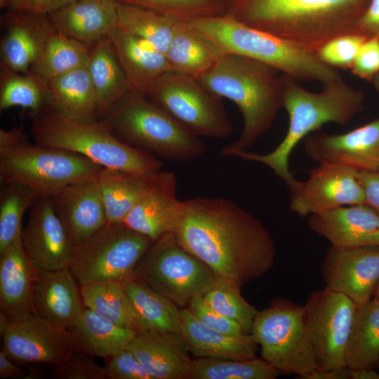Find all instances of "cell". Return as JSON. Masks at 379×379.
<instances>
[{"instance_id":"obj_6","label":"cell","mask_w":379,"mask_h":379,"mask_svg":"<svg viewBox=\"0 0 379 379\" xmlns=\"http://www.w3.org/2000/svg\"><path fill=\"white\" fill-rule=\"evenodd\" d=\"M30 132L38 144L72 152L115 170L153 173L164 164L152 153L119 140L104 119L84 123L68 119L48 106L31 114Z\"/></svg>"},{"instance_id":"obj_22","label":"cell","mask_w":379,"mask_h":379,"mask_svg":"<svg viewBox=\"0 0 379 379\" xmlns=\"http://www.w3.org/2000/svg\"><path fill=\"white\" fill-rule=\"evenodd\" d=\"M176 177L173 172L158 171L154 182L122 222L154 241L175 232L180 201L177 199Z\"/></svg>"},{"instance_id":"obj_9","label":"cell","mask_w":379,"mask_h":379,"mask_svg":"<svg viewBox=\"0 0 379 379\" xmlns=\"http://www.w3.org/2000/svg\"><path fill=\"white\" fill-rule=\"evenodd\" d=\"M303 314V305L278 298L258 311L251 331L262 359L279 373L295 374L300 379L317 369Z\"/></svg>"},{"instance_id":"obj_44","label":"cell","mask_w":379,"mask_h":379,"mask_svg":"<svg viewBox=\"0 0 379 379\" xmlns=\"http://www.w3.org/2000/svg\"><path fill=\"white\" fill-rule=\"evenodd\" d=\"M368 38L358 34L334 37L316 51L319 59L332 67L351 69L360 47Z\"/></svg>"},{"instance_id":"obj_20","label":"cell","mask_w":379,"mask_h":379,"mask_svg":"<svg viewBox=\"0 0 379 379\" xmlns=\"http://www.w3.org/2000/svg\"><path fill=\"white\" fill-rule=\"evenodd\" d=\"M51 199L74 247L85 242L107 222L97 177L72 182Z\"/></svg>"},{"instance_id":"obj_18","label":"cell","mask_w":379,"mask_h":379,"mask_svg":"<svg viewBox=\"0 0 379 379\" xmlns=\"http://www.w3.org/2000/svg\"><path fill=\"white\" fill-rule=\"evenodd\" d=\"M0 67L27 74L57 29L48 14L12 8L1 17Z\"/></svg>"},{"instance_id":"obj_29","label":"cell","mask_w":379,"mask_h":379,"mask_svg":"<svg viewBox=\"0 0 379 379\" xmlns=\"http://www.w3.org/2000/svg\"><path fill=\"white\" fill-rule=\"evenodd\" d=\"M181 334L196 358L244 360L255 357L257 343L251 334L237 337L203 324L188 308L180 310Z\"/></svg>"},{"instance_id":"obj_8","label":"cell","mask_w":379,"mask_h":379,"mask_svg":"<svg viewBox=\"0 0 379 379\" xmlns=\"http://www.w3.org/2000/svg\"><path fill=\"white\" fill-rule=\"evenodd\" d=\"M122 142L172 161H190L206 151L191 132L146 95L130 91L105 115Z\"/></svg>"},{"instance_id":"obj_58","label":"cell","mask_w":379,"mask_h":379,"mask_svg":"<svg viewBox=\"0 0 379 379\" xmlns=\"http://www.w3.org/2000/svg\"><path fill=\"white\" fill-rule=\"evenodd\" d=\"M373 298H374L375 300L379 301V281H378V284H377V286L375 287Z\"/></svg>"},{"instance_id":"obj_23","label":"cell","mask_w":379,"mask_h":379,"mask_svg":"<svg viewBox=\"0 0 379 379\" xmlns=\"http://www.w3.org/2000/svg\"><path fill=\"white\" fill-rule=\"evenodd\" d=\"M77 281L69 268H36L33 288L34 311L68 329L85 308Z\"/></svg>"},{"instance_id":"obj_19","label":"cell","mask_w":379,"mask_h":379,"mask_svg":"<svg viewBox=\"0 0 379 379\" xmlns=\"http://www.w3.org/2000/svg\"><path fill=\"white\" fill-rule=\"evenodd\" d=\"M22 240L36 268L55 270L69 267L74 246L55 211L51 198L38 197L30 208Z\"/></svg>"},{"instance_id":"obj_40","label":"cell","mask_w":379,"mask_h":379,"mask_svg":"<svg viewBox=\"0 0 379 379\" xmlns=\"http://www.w3.org/2000/svg\"><path fill=\"white\" fill-rule=\"evenodd\" d=\"M0 252L22 237V219L39 197L19 182L0 184Z\"/></svg>"},{"instance_id":"obj_16","label":"cell","mask_w":379,"mask_h":379,"mask_svg":"<svg viewBox=\"0 0 379 379\" xmlns=\"http://www.w3.org/2000/svg\"><path fill=\"white\" fill-rule=\"evenodd\" d=\"M326 287L350 298L357 305L373 298L379 281V246H331L321 265Z\"/></svg>"},{"instance_id":"obj_31","label":"cell","mask_w":379,"mask_h":379,"mask_svg":"<svg viewBox=\"0 0 379 379\" xmlns=\"http://www.w3.org/2000/svg\"><path fill=\"white\" fill-rule=\"evenodd\" d=\"M75 350L107 358L128 347L137 332L117 325L85 307L68 328Z\"/></svg>"},{"instance_id":"obj_57","label":"cell","mask_w":379,"mask_h":379,"mask_svg":"<svg viewBox=\"0 0 379 379\" xmlns=\"http://www.w3.org/2000/svg\"><path fill=\"white\" fill-rule=\"evenodd\" d=\"M11 0H0L1 8H8L10 7Z\"/></svg>"},{"instance_id":"obj_28","label":"cell","mask_w":379,"mask_h":379,"mask_svg":"<svg viewBox=\"0 0 379 379\" xmlns=\"http://www.w3.org/2000/svg\"><path fill=\"white\" fill-rule=\"evenodd\" d=\"M49 107L74 121L100 120L95 89L87 65L54 78L42 85Z\"/></svg>"},{"instance_id":"obj_4","label":"cell","mask_w":379,"mask_h":379,"mask_svg":"<svg viewBox=\"0 0 379 379\" xmlns=\"http://www.w3.org/2000/svg\"><path fill=\"white\" fill-rule=\"evenodd\" d=\"M281 74L260 61L225 53L199 79L213 93L234 102L242 114L239 139L221 149L220 156L246 149L271 128L282 107Z\"/></svg>"},{"instance_id":"obj_39","label":"cell","mask_w":379,"mask_h":379,"mask_svg":"<svg viewBox=\"0 0 379 379\" xmlns=\"http://www.w3.org/2000/svg\"><path fill=\"white\" fill-rule=\"evenodd\" d=\"M279 372L264 359H192L185 379H274Z\"/></svg>"},{"instance_id":"obj_36","label":"cell","mask_w":379,"mask_h":379,"mask_svg":"<svg viewBox=\"0 0 379 379\" xmlns=\"http://www.w3.org/2000/svg\"><path fill=\"white\" fill-rule=\"evenodd\" d=\"M88 60L89 48L87 46L56 29L27 74L43 85L54 78L88 65Z\"/></svg>"},{"instance_id":"obj_33","label":"cell","mask_w":379,"mask_h":379,"mask_svg":"<svg viewBox=\"0 0 379 379\" xmlns=\"http://www.w3.org/2000/svg\"><path fill=\"white\" fill-rule=\"evenodd\" d=\"M156 173H141L102 167L97 178L107 222H122L152 186Z\"/></svg>"},{"instance_id":"obj_2","label":"cell","mask_w":379,"mask_h":379,"mask_svg":"<svg viewBox=\"0 0 379 379\" xmlns=\"http://www.w3.org/2000/svg\"><path fill=\"white\" fill-rule=\"evenodd\" d=\"M371 0H218L227 15L251 27L316 51L353 34Z\"/></svg>"},{"instance_id":"obj_32","label":"cell","mask_w":379,"mask_h":379,"mask_svg":"<svg viewBox=\"0 0 379 379\" xmlns=\"http://www.w3.org/2000/svg\"><path fill=\"white\" fill-rule=\"evenodd\" d=\"M87 67L101 119L130 91L126 75L108 36L89 48Z\"/></svg>"},{"instance_id":"obj_53","label":"cell","mask_w":379,"mask_h":379,"mask_svg":"<svg viewBox=\"0 0 379 379\" xmlns=\"http://www.w3.org/2000/svg\"><path fill=\"white\" fill-rule=\"evenodd\" d=\"M347 367L328 370L315 369L303 379H349Z\"/></svg>"},{"instance_id":"obj_30","label":"cell","mask_w":379,"mask_h":379,"mask_svg":"<svg viewBox=\"0 0 379 379\" xmlns=\"http://www.w3.org/2000/svg\"><path fill=\"white\" fill-rule=\"evenodd\" d=\"M226 53L186 21L178 20L165 53L173 71L199 79Z\"/></svg>"},{"instance_id":"obj_59","label":"cell","mask_w":379,"mask_h":379,"mask_svg":"<svg viewBox=\"0 0 379 379\" xmlns=\"http://www.w3.org/2000/svg\"><path fill=\"white\" fill-rule=\"evenodd\" d=\"M378 368H379V364H378Z\"/></svg>"},{"instance_id":"obj_14","label":"cell","mask_w":379,"mask_h":379,"mask_svg":"<svg viewBox=\"0 0 379 379\" xmlns=\"http://www.w3.org/2000/svg\"><path fill=\"white\" fill-rule=\"evenodd\" d=\"M2 351L18 364L66 361L76 351L67 328L32 312L11 320L4 333Z\"/></svg>"},{"instance_id":"obj_37","label":"cell","mask_w":379,"mask_h":379,"mask_svg":"<svg viewBox=\"0 0 379 379\" xmlns=\"http://www.w3.org/2000/svg\"><path fill=\"white\" fill-rule=\"evenodd\" d=\"M178 20L140 6L118 1L117 27L165 54Z\"/></svg>"},{"instance_id":"obj_43","label":"cell","mask_w":379,"mask_h":379,"mask_svg":"<svg viewBox=\"0 0 379 379\" xmlns=\"http://www.w3.org/2000/svg\"><path fill=\"white\" fill-rule=\"evenodd\" d=\"M150 9L170 18L187 21L223 15L218 0H117Z\"/></svg>"},{"instance_id":"obj_46","label":"cell","mask_w":379,"mask_h":379,"mask_svg":"<svg viewBox=\"0 0 379 379\" xmlns=\"http://www.w3.org/2000/svg\"><path fill=\"white\" fill-rule=\"evenodd\" d=\"M53 377L59 379H107L105 368L87 354L75 352L65 362L54 365Z\"/></svg>"},{"instance_id":"obj_12","label":"cell","mask_w":379,"mask_h":379,"mask_svg":"<svg viewBox=\"0 0 379 379\" xmlns=\"http://www.w3.org/2000/svg\"><path fill=\"white\" fill-rule=\"evenodd\" d=\"M146 95L199 137L225 138L232 132L222 98L193 77L171 70Z\"/></svg>"},{"instance_id":"obj_41","label":"cell","mask_w":379,"mask_h":379,"mask_svg":"<svg viewBox=\"0 0 379 379\" xmlns=\"http://www.w3.org/2000/svg\"><path fill=\"white\" fill-rule=\"evenodd\" d=\"M41 84L34 77L0 67V111L21 107L37 113L46 107Z\"/></svg>"},{"instance_id":"obj_15","label":"cell","mask_w":379,"mask_h":379,"mask_svg":"<svg viewBox=\"0 0 379 379\" xmlns=\"http://www.w3.org/2000/svg\"><path fill=\"white\" fill-rule=\"evenodd\" d=\"M357 171L339 164H319L308 178L290 190V211L301 218L343 206L364 204Z\"/></svg>"},{"instance_id":"obj_27","label":"cell","mask_w":379,"mask_h":379,"mask_svg":"<svg viewBox=\"0 0 379 379\" xmlns=\"http://www.w3.org/2000/svg\"><path fill=\"white\" fill-rule=\"evenodd\" d=\"M108 37L126 75L130 91L147 95L172 70L165 54L117 27Z\"/></svg>"},{"instance_id":"obj_21","label":"cell","mask_w":379,"mask_h":379,"mask_svg":"<svg viewBox=\"0 0 379 379\" xmlns=\"http://www.w3.org/2000/svg\"><path fill=\"white\" fill-rule=\"evenodd\" d=\"M307 225L333 246H379V214L366 204L343 206L307 217Z\"/></svg>"},{"instance_id":"obj_42","label":"cell","mask_w":379,"mask_h":379,"mask_svg":"<svg viewBox=\"0 0 379 379\" xmlns=\"http://www.w3.org/2000/svg\"><path fill=\"white\" fill-rule=\"evenodd\" d=\"M241 287L233 280L217 276L203 298L212 309L237 322L246 333H251L258 310L243 298Z\"/></svg>"},{"instance_id":"obj_49","label":"cell","mask_w":379,"mask_h":379,"mask_svg":"<svg viewBox=\"0 0 379 379\" xmlns=\"http://www.w3.org/2000/svg\"><path fill=\"white\" fill-rule=\"evenodd\" d=\"M357 178L362 188L364 204L379 214V171H359Z\"/></svg>"},{"instance_id":"obj_35","label":"cell","mask_w":379,"mask_h":379,"mask_svg":"<svg viewBox=\"0 0 379 379\" xmlns=\"http://www.w3.org/2000/svg\"><path fill=\"white\" fill-rule=\"evenodd\" d=\"M379 364V301L357 305L346 351L350 369L375 368Z\"/></svg>"},{"instance_id":"obj_26","label":"cell","mask_w":379,"mask_h":379,"mask_svg":"<svg viewBox=\"0 0 379 379\" xmlns=\"http://www.w3.org/2000/svg\"><path fill=\"white\" fill-rule=\"evenodd\" d=\"M117 0H74L49 14L56 29L88 48L117 28Z\"/></svg>"},{"instance_id":"obj_38","label":"cell","mask_w":379,"mask_h":379,"mask_svg":"<svg viewBox=\"0 0 379 379\" xmlns=\"http://www.w3.org/2000/svg\"><path fill=\"white\" fill-rule=\"evenodd\" d=\"M80 290L85 307L137 332V314L121 282H98L81 286Z\"/></svg>"},{"instance_id":"obj_1","label":"cell","mask_w":379,"mask_h":379,"mask_svg":"<svg viewBox=\"0 0 379 379\" xmlns=\"http://www.w3.org/2000/svg\"><path fill=\"white\" fill-rule=\"evenodd\" d=\"M173 233L216 276L241 286L262 277L274 264L271 234L257 218L227 199L180 201Z\"/></svg>"},{"instance_id":"obj_54","label":"cell","mask_w":379,"mask_h":379,"mask_svg":"<svg viewBox=\"0 0 379 379\" xmlns=\"http://www.w3.org/2000/svg\"><path fill=\"white\" fill-rule=\"evenodd\" d=\"M349 370V379H379V373L375 370V368Z\"/></svg>"},{"instance_id":"obj_7","label":"cell","mask_w":379,"mask_h":379,"mask_svg":"<svg viewBox=\"0 0 379 379\" xmlns=\"http://www.w3.org/2000/svg\"><path fill=\"white\" fill-rule=\"evenodd\" d=\"M102 168L77 153L31 142L22 127L0 130V184L19 182L52 198L72 182L97 177Z\"/></svg>"},{"instance_id":"obj_10","label":"cell","mask_w":379,"mask_h":379,"mask_svg":"<svg viewBox=\"0 0 379 379\" xmlns=\"http://www.w3.org/2000/svg\"><path fill=\"white\" fill-rule=\"evenodd\" d=\"M133 278L182 307L195 296L206 294L217 276L171 232L152 242L137 264Z\"/></svg>"},{"instance_id":"obj_5","label":"cell","mask_w":379,"mask_h":379,"mask_svg":"<svg viewBox=\"0 0 379 379\" xmlns=\"http://www.w3.org/2000/svg\"><path fill=\"white\" fill-rule=\"evenodd\" d=\"M186 22L226 53L260 61L298 81H317L324 85L343 78L335 68L321 62L315 51L227 15L197 18Z\"/></svg>"},{"instance_id":"obj_24","label":"cell","mask_w":379,"mask_h":379,"mask_svg":"<svg viewBox=\"0 0 379 379\" xmlns=\"http://www.w3.org/2000/svg\"><path fill=\"white\" fill-rule=\"evenodd\" d=\"M127 348L153 379H185L191 362L181 333L138 332Z\"/></svg>"},{"instance_id":"obj_50","label":"cell","mask_w":379,"mask_h":379,"mask_svg":"<svg viewBox=\"0 0 379 379\" xmlns=\"http://www.w3.org/2000/svg\"><path fill=\"white\" fill-rule=\"evenodd\" d=\"M353 34L379 39V0H371L358 20Z\"/></svg>"},{"instance_id":"obj_3","label":"cell","mask_w":379,"mask_h":379,"mask_svg":"<svg viewBox=\"0 0 379 379\" xmlns=\"http://www.w3.org/2000/svg\"><path fill=\"white\" fill-rule=\"evenodd\" d=\"M281 82L282 107L288 117L283 140L267 154L239 149L231 156L267 166L290 190L299 181L289 168V158L296 145L325 124L350 123L364 109L365 97L363 91L350 86L343 79L322 85L318 93L307 91L298 80L283 73Z\"/></svg>"},{"instance_id":"obj_48","label":"cell","mask_w":379,"mask_h":379,"mask_svg":"<svg viewBox=\"0 0 379 379\" xmlns=\"http://www.w3.org/2000/svg\"><path fill=\"white\" fill-rule=\"evenodd\" d=\"M357 77L371 81L379 74V39L367 38L360 47L350 69Z\"/></svg>"},{"instance_id":"obj_52","label":"cell","mask_w":379,"mask_h":379,"mask_svg":"<svg viewBox=\"0 0 379 379\" xmlns=\"http://www.w3.org/2000/svg\"><path fill=\"white\" fill-rule=\"evenodd\" d=\"M1 350L0 352V378H25V371Z\"/></svg>"},{"instance_id":"obj_56","label":"cell","mask_w":379,"mask_h":379,"mask_svg":"<svg viewBox=\"0 0 379 379\" xmlns=\"http://www.w3.org/2000/svg\"><path fill=\"white\" fill-rule=\"evenodd\" d=\"M375 88V89L379 92V74L375 76L373 79L371 81Z\"/></svg>"},{"instance_id":"obj_51","label":"cell","mask_w":379,"mask_h":379,"mask_svg":"<svg viewBox=\"0 0 379 379\" xmlns=\"http://www.w3.org/2000/svg\"><path fill=\"white\" fill-rule=\"evenodd\" d=\"M73 1L74 0H11L9 8L49 15Z\"/></svg>"},{"instance_id":"obj_11","label":"cell","mask_w":379,"mask_h":379,"mask_svg":"<svg viewBox=\"0 0 379 379\" xmlns=\"http://www.w3.org/2000/svg\"><path fill=\"white\" fill-rule=\"evenodd\" d=\"M152 242L123 222H107L74 247L68 268L81 286L102 281L122 283L133 278L137 264Z\"/></svg>"},{"instance_id":"obj_55","label":"cell","mask_w":379,"mask_h":379,"mask_svg":"<svg viewBox=\"0 0 379 379\" xmlns=\"http://www.w3.org/2000/svg\"><path fill=\"white\" fill-rule=\"evenodd\" d=\"M10 319L2 312H0V333L3 335L8 325L9 324Z\"/></svg>"},{"instance_id":"obj_45","label":"cell","mask_w":379,"mask_h":379,"mask_svg":"<svg viewBox=\"0 0 379 379\" xmlns=\"http://www.w3.org/2000/svg\"><path fill=\"white\" fill-rule=\"evenodd\" d=\"M187 308L197 319L211 329L237 337H244L251 334L246 333L237 322L212 309L206 302L203 295L193 298Z\"/></svg>"},{"instance_id":"obj_47","label":"cell","mask_w":379,"mask_h":379,"mask_svg":"<svg viewBox=\"0 0 379 379\" xmlns=\"http://www.w3.org/2000/svg\"><path fill=\"white\" fill-rule=\"evenodd\" d=\"M107 358V379H153L127 347Z\"/></svg>"},{"instance_id":"obj_25","label":"cell","mask_w":379,"mask_h":379,"mask_svg":"<svg viewBox=\"0 0 379 379\" xmlns=\"http://www.w3.org/2000/svg\"><path fill=\"white\" fill-rule=\"evenodd\" d=\"M36 269L25 249L22 237L0 252L1 312L11 321L34 312Z\"/></svg>"},{"instance_id":"obj_17","label":"cell","mask_w":379,"mask_h":379,"mask_svg":"<svg viewBox=\"0 0 379 379\" xmlns=\"http://www.w3.org/2000/svg\"><path fill=\"white\" fill-rule=\"evenodd\" d=\"M307 157L359 171H379V117L347 133H311L303 140Z\"/></svg>"},{"instance_id":"obj_34","label":"cell","mask_w":379,"mask_h":379,"mask_svg":"<svg viewBox=\"0 0 379 379\" xmlns=\"http://www.w3.org/2000/svg\"><path fill=\"white\" fill-rule=\"evenodd\" d=\"M122 284L137 314V333H181L180 310L175 303L136 279Z\"/></svg>"},{"instance_id":"obj_13","label":"cell","mask_w":379,"mask_h":379,"mask_svg":"<svg viewBox=\"0 0 379 379\" xmlns=\"http://www.w3.org/2000/svg\"><path fill=\"white\" fill-rule=\"evenodd\" d=\"M303 307L317 369L347 367L346 351L357 305L347 295L325 286L312 292Z\"/></svg>"}]
</instances>
